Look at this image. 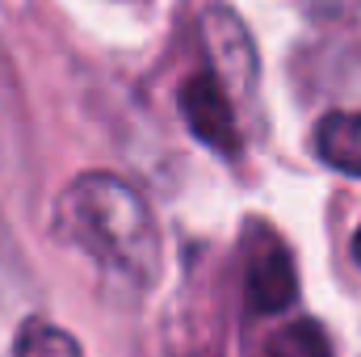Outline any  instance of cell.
<instances>
[{
  "mask_svg": "<svg viewBox=\"0 0 361 357\" xmlns=\"http://www.w3.org/2000/svg\"><path fill=\"white\" fill-rule=\"evenodd\" d=\"M55 236L135 286H152L160 273V227L147 202L109 173H85L59 193Z\"/></svg>",
  "mask_w": 361,
  "mask_h": 357,
  "instance_id": "6da1fadb",
  "label": "cell"
},
{
  "mask_svg": "<svg viewBox=\"0 0 361 357\" xmlns=\"http://www.w3.org/2000/svg\"><path fill=\"white\" fill-rule=\"evenodd\" d=\"M244 298L252 311L273 315L286 311L298 298V273L290 248L273 236L269 227L252 223L244 236Z\"/></svg>",
  "mask_w": 361,
  "mask_h": 357,
  "instance_id": "7a4b0ae2",
  "label": "cell"
},
{
  "mask_svg": "<svg viewBox=\"0 0 361 357\" xmlns=\"http://www.w3.org/2000/svg\"><path fill=\"white\" fill-rule=\"evenodd\" d=\"M177 105L189 135L197 143H206L219 156H240V126H235V114H231V97H227V85L214 72H193L180 85Z\"/></svg>",
  "mask_w": 361,
  "mask_h": 357,
  "instance_id": "3957f363",
  "label": "cell"
},
{
  "mask_svg": "<svg viewBox=\"0 0 361 357\" xmlns=\"http://www.w3.org/2000/svg\"><path fill=\"white\" fill-rule=\"evenodd\" d=\"M202 34H206V51L219 68V80H231V89H248L257 76V59H252L244 21L227 8H210L202 17Z\"/></svg>",
  "mask_w": 361,
  "mask_h": 357,
  "instance_id": "277c9868",
  "label": "cell"
},
{
  "mask_svg": "<svg viewBox=\"0 0 361 357\" xmlns=\"http://www.w3.org/2000/svg\"><path fill=\"white\" fill-rule=\"evenodd\" d=\"M315 152L336 173L361 177V114H345V109L328 114L315 126Z\"/></svg>",
  "mask_w": 361,
  "mask_h": 357,
  "instance_id": "5b68a950",
  "label": "cell"
},
{
  "mask_svg": "<svg viewBox=\"0 0 361 357\" xmlns=\"http://www.w3.org/2000/svg\"><path fill=\"white\" fill-rule=\"evenodd\" d=\"M265 357H332V341L315 320H290L265 341Z\"/></svg>",
  "mask_w": 361,
  "mask_h": 357,
  "instance_id": "8992f818",
  "label": "cell"
},
{
  "mask_svg": "<svg viewBox=\"0 0 361 357\" xmlns=\"http://www.w3.org/2000/svg\"><path fill=\"white\" fill-rule=\"evenodd\" d=\"M13 357H85V353H80L72 332H63L47 320H25L21 332H17Z\"/></svg>",
  "mask_w": 361,
  "mask_h": 357,
  "instance_id": "52a82bcc",
  "label": "cell"
},
{
  "mask_svg": "<svg viewBox=\"0 0 361 357\" xmlns=\"http://www.w3.org/2000/svg\"><path fill=\"white\" fill-rule=\"evenodd\" d=\"M353 261H357V269H361V227L353 231Z\"/></svg>",
  "mask_w": 361,
  "mask_h": 357,
  "instance_id": "ba28073f",
  "label": "cell"
}]
</instances>
